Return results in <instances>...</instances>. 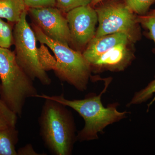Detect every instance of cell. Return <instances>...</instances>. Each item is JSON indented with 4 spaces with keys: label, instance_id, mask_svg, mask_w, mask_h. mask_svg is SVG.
I'll list each match as a JSON object with an SVG mask.
<instances>
[{
    "label": "cell",
    "instance_id": "1",
    "mask_svg": "<svg viewBox=\"0 0 155 155\" xmlns=\"http://www.w3.org/2000/svg\"><path fill=\"white\" fill-rule=\"evenodd\" d=\"M43 99L38 123L45 146L53 155H70L76 140L72 115L61 103L48 98Z\"/></svg>",
    "mask_w": 155,
    "mask_h": 155
},
{
    "label": "cell",
    "instance_id": "2",
    "mask_svg": "<svg viewBox=\"0 0 155 155\" xmlns=\"http://www.w3.org/2000/svg\"><path fill=\"white\" fill-rule=\"evenodd\" d=\"M107 82L103 91L98 95H92L82 100H68L64 94L50 96L45 94H38L36 97L48 98L69 107L77 112L85 122L83 129L76 136V140L80 141H88L96 139L98 134L103 131L107 125L118 122L126 117L127 112L117 110L116 106L104 107L101 97L108 86Z\"/></svg>",
    "mask_w": 155,
    "mask_h": 155
},
{
    "label": "cell",
    "instance_id": "3",
    "mask_svg": "<svg viewBox=\"0 0 155 155\" xmlns=\"http://www.w3.org/2000/svg\"><path fill=\"white\" fill-rule=\"evenodd\" d=\"M33 82L18 64L14 52L0 47V98L18 116L26 100L38 94Z\"/></svg>",
    "mask_w": 155,
    "mask_h": 155
},
{
    "label": "cell",
    "instance_id": "4",
    "mask_svg": "<svg viewBox=\"0 0 155 155\" xmlns=\"http://www.w3.org/2000/svg\"><path fill=\"white\" fill-rule=\"evenodd\" d=\"M31 27L37 41L47 46L54 54L55 59L53 70L58 78L80 91L85 90L91 68L82 53L72 49L69 46L50 38L33 23Z\"/></svg>",
    "mask_w": 155,
    "mask_h": 155
},
{
    "label": "cell",
    "instance_id": "5",
    "mask_svg": "<svg viewBox=\"0 0 155 155\" xmlns=\"http://www.w3.org/2000/svg\"><path fill=\"white\" fill-rule=\"evenodd\" d=\"M28 11L22 14L13 29V44L17 63L32 81L38 80L44 85L51 80L40 62L35 33L27 20Z\"/></svg>",
    "mask_w": 155,
    "mask_h": 155
},
{
    "label": "cell",
    "instance_id": "6",
    "mask_svg": "<svg viewBox=\"0 0 155 155\" xmlns=\"http://www.w3.org/2000/svg\"><path fill=\"white\" fill-rule=\"evenodd\" d=\"M95 9L98 27L95 37L116 33L127 34L134 41L139 39L140 29L137 16L123 0H104Z\"/></svg>",
    "mask_w": 155,
    "mask_h": 155
},
{
    "label": "cell",
    "instance_id": "7",
    "mask_svg": "<svg viewBox=\"0 0 155 155\" xmlns=\"http://www.w3.org/2000/svg\"><path fill=\"white\" fill-rule=\"evenodd\" d=\"M28 14L33 24L53 40L69 46L71 37L68 22L63 13L56 7L28 8Z\"/></svg>",
    "mask_w": 155,
    "mask_h": 155
},
{
    "label": "cell",
    "instance_id": "8",
    "mask_svg": "<svg viewBox=\"0 0 155 155\" xmlns=\"http://www.w3.org/2000/svg\"><path fill=\"white\" fill-rule=\"evenodd\" d=\"M66 18L71 37V44L84 47L93 38L98 17L91 5L81 6L67 13Z\"/></svg>",
    "mask_w": 155,
    "mask_h": 155
},
{
    "label": "cell",
    "instance_id": "9",
    "mask_svg": "<svg viewBox=\"0 0 155 155\" xmlns=\"http://www.w3.org/2000/svg\"><path fill=\"white\" fill-rule=\"evenodd\" d=\"M127 45L116 46L89 63L91 68L120 71L124 69L132 58Z\"/></svg>",
    "mask_w": 155,
    "mask_h": 155
},
{
    "label": "cell",
    "instance_id": "10",
    "mask_svg": "<svg viewBox=\"0 0 155 155\" xmlns=\"http://www.w3.org/2000/svg\"><path fill=\"white\" fill-rule=\"evenodd\" d=\"M134 41L130 36L125 33H116L99 37H94L89 42L86 49L82 53L88 64L116 46L127 45L131 41Z\"/></svg>",
    "mask_w": 155,
    "mask_h": 155
},
{
    "label": "cell",
    "instance_id": "11",
    "mask_svg": "<svg viewBox=\"0 0 155 155\" xmlns=\"http://www.w3.org/2000/svg\"><path fill=\"white\" fill-rule=\"evenodd\" d=\"M28 10L24 0H0V18L16 23Z\"/></svg>",
    "mask_w": 155,
    "mask_h": 155
},
{
    "label": "cell",
    "instance_id": "12",
    "mask_svg": "<svg viewBox=\"0 0 155 155\" xmlns=\"http://www.w3.org/2000/svg\"><path fill=\"white\" fill-rule=\"evenodd\" d=\"M18 135L16 127L0 130V155H17L16 146Z\"/></svg>",
    "mask_w": 155,
    "mask_h": 155
},
{
    "label": "cell",
    "instance_id": "13",
    "mask_svg": "<svg viewBox=\"0 0 155 155\" xmlns=\"http://www.w3.org/2000/svg\"><path fill=\"white\" fill-rule=\"evenodd\" d=\"M18 116L0 98V130L16 127Z\"/></svg>",
    "mask_w": 155,
    "mask_h": 155
},
{
    "label": "cell",
    "instance_id": "14",
    "mask_svg": "<svg viewBox=\"0 0 155 155\" xmlns=\"http://www.w3.org/2000/svg\"><path fill=\"white\" fill-rule=\"evenodd\" d=\"M137 22L147 31V36L154 42L155 45V9L143 15L137 16ZM155 53V47L154 49Z\"/></svg>",
    "mask_w": 155,
    "mask_h": 155
},
{
    "label": "cell",
    "instance_id": "15",
    "mask_svg": "<svg viewBox=\"0 0 155 155\" xmlns=\"http://www.w3.org/2000/svg\"><path fill=\"white\" fill-rule=\"evenodd\" d=\"M13 44V29L9 22L0 18V47L10 48Z\"/></svg>",
    "mask_w": 155,
    "mask_h": 155
},
{
    "label": "cell",
    "instance_id": "16",
    "mask_svg": "<svg viewBox=\"0 0 155 155\" xmlns=\"http://www.w3.org/2000/svg\"><path fill=\"white\" fill-rule=\"evenodd\" d=\"M126 5L134 14L144 15L155 3V0H123Z\"/></svg>",
    "mask_w": 155,
    "mask_h": 155
},
{
    "label": "cell",
    "instance_id": "17",
    "mask_svg": "<svg viewBox=\"0 0 155 155\" xmlns=\"http://www.w3.org/2000/svg\"><path fill=\"white\" fill-rule=\"evenodd\" d=\"M154 94H155V78L145 88L137 92L128 105L137 104L146 101L152 97Z\"/></svg>",
    "mask_w": 155,
    "mask_h": 155
},
{
    "label": "cell",
    "instance_id": "18",
    "mask_svg": "<svg viewBox=\"0 0 155 155\" xmlns=\"http://www.w3.org/2000/svg\"><path fill=\"white\" fill-rule=\"evenodd\" d=\"M91 2L92 0H56V7L67 14L78 7L90 5Z\"/></svg>",
    "mask_w": 155,
    "mask_h": 155
},
{
    "label": "cell",
    "instance_id": "19",
    "mask_svg": "<svg viewBox=\"0 0 155 155\" xmlns=\"http://www.w3.org/2000/svg\"><path fill=\"white\" fill-rule=\"evenodd\" d=\"M27 8L56 7V0H24Z\"/></svg>",
    "mask_w": 155,
    "mask_h": 155
},
{
    "label": "cell",
    "instance_id": "20",
    "mask_svg": "<svg viewBox=\"0 0 155 155\" xmlns=\"http://www.w3.org/2000/svg\"><path fill=\"white\" fill-rule=\"evenodd\" d=\"M17 155H41L35 150L31 144H27L17 150Z\"/></svg>",
    "mask_w": 155,
    "mask_h": 155
},
{
    "label": "cell",
    "instance_id": "21",
    "mask_svg": "<svg viewBox=\"0 0 155 155\" xmlns=\"http://www.w3.org/2000/svg\"><path fill=\"white\" fill-rule=\"evenodd\" d=\"M103 1H104V0H92L91 5H96L101 2H103Z\"/></svg>",
    "mask_w": 155,
    "mask_h": 155
},
{
    "label": "cell",
    "instance_id": "22",
    "mask_svg": "<svg viewBox=\"0 0 155 155\" xmlns=\"http://www.w3.org/2000/svg\"><path fill=\"white\" fill-rule=\"evenodd\" d=\"M0 90H1V83H0Z\"/></svg>",
    "mask_w": 155,
    "mask_h": 155
}]
</instances>
